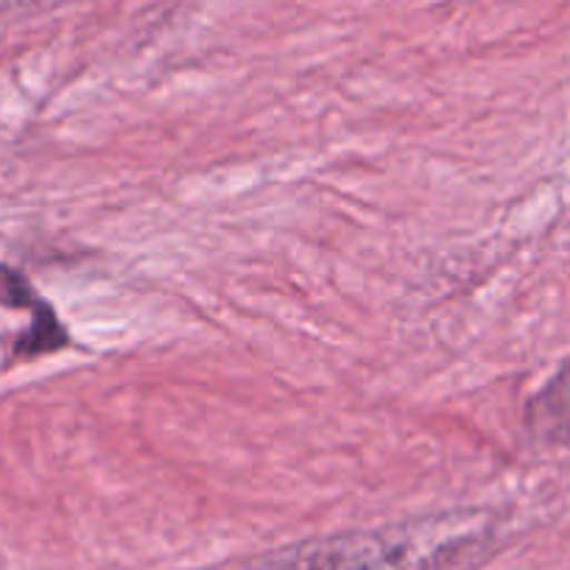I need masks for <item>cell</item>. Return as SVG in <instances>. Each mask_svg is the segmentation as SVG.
Instances as JSON below:
<instances>
[{
  "mask_svg": "<svg viewBox=\"0 0 570 570\" xmlns=\"http://www.w3.org/2000/svg\"><path fill=\"white\" fill-rule=\"evenodd\" d=\"M487 531L470 514L303 540L261 553L235 570H462Z\"/></svg>",
  "mask_w": 570,
  "mask_h": 570,
  "instance_id": "1",
  "label": "cell"
},
{
  "mask_svg": "<svg viewBox=\"0 0 570 570\" xmlns=\"http://www.w3.org/2000/svg\"><path fill=\"white\" fill-rule=\"evenodd\" d=\"M529 425L540 440L570 445V358L529 403Z\"/></svg>",
  "mask_w": 570,
  "mask_h": 570,
  "instance_id": "2",
  "label": "cell"
},
{
  "mask_svg": "<svg viewBox=\"0 0 570 570\" xmlns=\"http://www.w3.org/2000/svg\"><path fill=\"white\" fill-rule=\"evenodd\" d=\"M35 322H31L29 333L18 342V355H42V353H57L68 344V333H65L62 322L57 320L53 308L48 303H40L35 311Z\"/></svg>",
  "mask_w": 570,
  "mask_h": 570,
  "instance_id": "3",
  "label": "cell"
},
{
  "mask_svg": "<svg viewBox=\"0 0 570 570\" xmlns=\"http://www.w3.org/2000/svg\"><path fill=\"white\" fill-rule=\"evenodd\" d=\"M42 299L37 297L29 279L12 266H0V305L14 311H35Z\"/></svg>",
  "mask_w": 570,
  "mask_h": 570,
  "instance_id": "4",
  "label": "cell"
}]
</instances>
